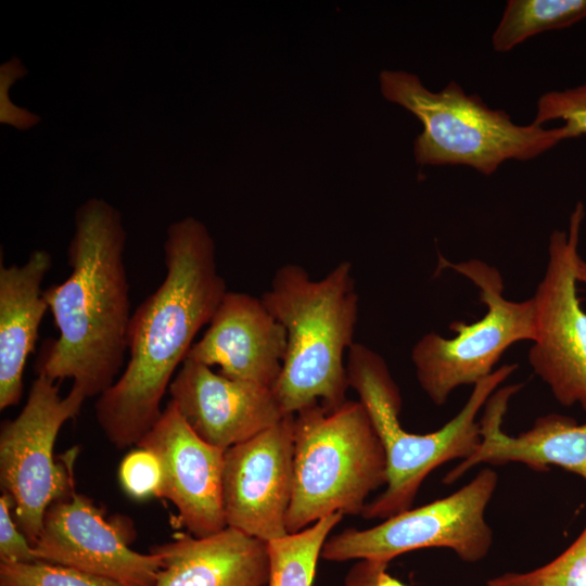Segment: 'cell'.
I'll use <instances>...</instances> for the list:
<instances>
[{
  "label": "cell",
  "instance_id": "cell-22",
  "mask_svg": "<svg viewBox=\"0 0 586 586\" xmlns=\"http://www.w3.org/2000/svg\"><path fill=\"white\" fill-rule=\"evenodd\" d=\"M0 586H130L75 568L44 561H0Z\"/></svg>",
  "mask_w": 586,
  "mask_h": 586
},
{
  "label": "cell",
  "instance_id": "cell-7",
  "mask_svg": "<svg viewBox=\"0 0 586 586\" xmlns=\"http://www.w3.org/2000/svg\"><path fill=\"white\" fill-rule=\"evenodd\" d=\"M440 263L477 288L486 313L472 323H450L449 330L456 333L453 337L430 332L413 345L411 361L418 383L436 406H443L457 387L474 385L492 374L511 345L535 337L533 297L520 302L506 298L504 280L495 266L476 258L450 263L441 257Z\"/></svg>",
  "mask_w": 586,
  "mask_h": 586
},
{
  "label": "cell",
  "instance_id": "cell-16",
  "mask_svg": "<svg viewBox=\"0 0 586 586\" xmlns=\"http://www.w3.org/2000/svg\"><path fill=\"white\" fill-rule=\"evenodd\" d=\"M522 384L499 387L486 402L480 418L481 442L474 453L444 476L451 484L479 464L522 463L531 470L551 466L573 472L586 481V423L551 413L539 417L531 429L509 435L502 429L511 397Z\"/></svg>",
  "mask_w": 586,
  "mask_h": 586
},
{
  "label": "cell",
  "instance_id": "cell-4",
  "mask_svg": "<svg viewBox=\"0 0 586 586\" xmlns=\"http://www.w3.org/2000/svg\"><path fill=\"white\" fill-rule=\"evenodd\" d=\"M504 365L473 385L461 410L442 428L426 434L403 429L402 396L384 358L361 343L347 352L348 385L358 395L381 441L386 459L385 488L360 515L385 520L409 510L426 476L437 467L469 458L481 442L477 416L488 398L517 370Z\"/></svg>",
  "mask_w": 586,
  "mask_h": 586
},
{
  "label": "cell",
  "instance_id": "cell-17",
  "mask_svg": "<svg viewBox=\"0 0 586 586\" xmlns=\"http://www.w3.org/2000/svg\"><path fill=\"white\" fill-rule=\"evenodd\" d=\"M162 558L154 586H266V542L227 526L204 537L178 534L150 548Z\"/></svg>",
  "mask_w": 586,
  "mask_h": 586
},
{
  "label": "cell",
  "instance_id": "cell-27",
  "mask_svg": "<svg viewBox=\"0 0 586 586\" xmlns=\"http://www.w3.org/2000/svg\"><path fill=\"white\" fill-rule=\"evenodd\" d=\"M387 562L357 560L347 571L343 586H408L388 572Z\"/></svg>",
  "mask_w": 586,
  "mask_h": 586
},
{
  "label": "cell",
  "instance_id": "cell-24",
  "mask_svg": "<svg viewBox=\"0 0 586 586\" xmlns=\"http://www.w3.org/2000/svg\"><path fill=\"white\" fill-rule=\"evenodd\" d=\"M118 479L125 493L133 499L157 497L162 483L160 461L153 453L138 447L124 457Z\"/></svg>",
  "mask_w": 586,
  "mask_h": 586
},
{
  "label": "cell",
  "instance_id": "cell-12",
  "mask_svg": "<svg viewBox=\"0 0 586 586\" xmlns=\"http://www.w3.org/2000/svg\"><path fill=\"white\" fill-rule=\"evenodd\" d=\"M132 528L109 521L93 501L74 492L46 510L41 532L31 546L39 561L75 568L130 586H154L162 558L132 550Z\"/></svg>",
  "mask_w": 586,
  "mask_h": 586
},
{
  "label": "cell",
  "instance_id": "cell-15",
  "mask_svg": "<svg viewBox=\"0 0 586 586\" xmlns=\"http://www.w3.org/2000/svg\"><path fill=\"white\" fill-rule=\"evenodd\" d=\"M286 351V331L262 298L227 291L187 358L237 381L275 387ZM186 358V359H187Z\"/></svg>",
  "mask_w": 586,
  "mask_h": 586
},
{
  "label": "cell",
  "instance_id": "cell-13",
  "mask_svg": "<svg viewBox=\"0 0 586 586\" xmlns=\"http://www.w3.org/2000/svg\"><path fill=\"white\" fill-rule=\"evenodd\" d=\"M137 447L153 453L162 469L157 497L177 509L189 534L204 537L227 527L222 505L225 450L202 440L169 400Z\"/></svg>",
  "mask_w": 586,
  "mask_h": 586
},
{
  "label": "cell",
  "instance_id": "cell-1",
  "mask_svg": "<svg viewBox=\"0 0 586 586\" xmlns=\"http://www.w3.org/2000/svg\"><path fill=\"white\" fill-rule=\"evenodd\" d=\"M164 253V280L130 317L126 368L95 402L97 422L116 448L137 445L155 424L175 371L228 291L214 240L196 218L169 225Z\"/></svg>",
  "mask_w": 586,
  "mask_h": 586
},
{
  "label": "cell",
  "instance_id": "cell-23",
  "mask_svg": "<svg viewBox=\"0 0 586 586\" xmlns=\"http://www.w3.org/2000/svg\"><path fill=\"white\" fill-rule=\"evenodd\" d=\"M561 119L571 138L586 136V80L581 86L562 91H549L537 100L534 124Z\"/></svg>",
  "mask_w": 586,
  "mask_h": 586
},
{
  "label": "cell",
  "instance_id": "cell-25",
  "mask_svg": "<svg viewBox=\"0 0 586 586\" xmlns=\"http://www.w3.org/2000/svg\"><path fill=\"white\" fill-rule=\"evenodd\" d=\"M27 74V68L17 56H12L0 66V123L18 130H28L41 120L39 115L16 106L9 99L10 87Z\"/></svg>",
  "mask_w": 586,
  "mask_h": 586
},
{
  "label": "cell",
  "instance_id": "cell-21",
  "mask_svg": "<svg viewBox=\"0 0 586 586\" xmlns=\"http://www.w3.org/2000/svg\"><path fill=\"white\" fill-rule=\"evenodd\" d=\"M485 586H586V526L552 561L526 572H506Z\"/></svg>",
  "mask_w": 586,
  "mask_h": 586
},
{
  "label": "cell",
  "instance_id": "cell-9",
  "mask_svg": "<svg viewBox=\"0 0 586 586\" xmlns=\"http://www.w3.org/2000/svg\"><path fill=\"white\" fill-rule=\"evenodd\" d=\"M498 475L483 468L450 495L382 520L372 527L346 528L326 540L327 561L374 560L390 563L418 549L446 548L460 560L476 563L489 552L494 535L485 512Z\"/></svg>",
  "mask_w": 586,
  "mask_h": 586
},
{
  "label": "cell",
  "instance_id": "cell-3",
  "mask_svg": "<svg viewBox=\"0 0 586 586\" xmlns=\"http://www.w3.org/2000/svg\"><path fill=\"white\" fill-rule=\"evenodd\" d=\"M260 298L286 331L272 390L284 415L316 404L329 410L343 405L349 387L344 356L355 343L358 318L352 264L342 262L319 280L301 265H282Z\"/></svg>",
  "mask_w": 586,
  "mask_h": 586
},
{
  "label": "cell",
  "instance_id": "cell-28",
  "mask_svg": "<svg viewBox=\"0 0 586 586\" xmlns=\"http://www.w3.org/2000/svg\"><path fill=\"white\" fill-rule=\"evenodd\" d=\"M576 278L578 282L586 284V260L578 258L576 265Z\"/></svg>",
  "mask_w": 586,
  "mask_h": 586
},
{
  "label": "cell",
  "instance_id": "cell-8",
  "mask_svg": "<svg viewBox=\"0 0 586 586\" xmlns=\"http://www.w3.org/2000/svg\"><path fill=\"white\" fill-rule=\"evenodd\" d=\"M87 397L72 386L65 397L55 381L38 374L21 412L0 428V485L10 496L13 518L33 546L48 507L74 492L76 450L62 463L54 444L62 425L79 412Z\"/></svg>",
  "mask_w": 586,
  "mask_h": 586
},
{
  "label": "cell",
  "instance_id": "cell-10",
  "mask_svg": "<svg viewBox=\"0 0 586 586\" xmlns=\"http://www.w3.org/2000/svg\"><path fill=\"white\" fill-rule=\"evenodd\" d=\"M584 216V204L578 202L570 215L568 231L553 230L550 234L545 273L532 296L535 337L528 362L562 406L577 404L586 410V313L576 289Z\"/></svg>",
  "mask_w": 586,
  "mask_h": 586
},
{
  "label": "cell",
  "instance_id": "cell-18",
  "mask_svg": "<svg viewBox=\"0 0 586 586\" xmlns=\"http://www.w3.org/2000/svg\"><path fill=\"white\" fill-rule=\"evenodd\" d=\"M51 266V254L41 249L34 250L22 265H0L1 410L16 406L23 395L26 361L49 310L41 284Z\"/></svg>",
  "mask_w": 586,
  "mask_h": 586
},
{
  "label": "cell",
  "instance_id": "cell-5",
  "mask_svg": "<svg viewBox=\"0 0 586 586\" xmlns=\"http://www.w3.org/2000/svg\"><path fill=\"white\" fill-rule=\"evenodd\" d=\"M379 82L387 101L422 123L413 143L420 165H464L488 176L509 160L528 161L571 139L565 126L517 125L505 111L491 109L477 94H467L456 81L434 92L415 74L385 69Z\"/></svg>",
  "mask_w": 586,
  "mask_h": 586
},
{
  "label": "cell",
  "instance_id": "cell-19",
  "mask_svg": "<svg viewBox=\"0 0 586 586\" xmlns=\"http://www.w3.org/2000/svg\"><path fill=\"white\" fill-rule=\"evenodd\" d=\"M342 519V513H333L296 533L268 542L266 586H313L323 545Z\"/></svg>",
  "mask_w": 586,
  "mask_h": 586
},
{
  "label": "cell",
  "instance_id": "cell-26",
  "mask_svg": "<svg viewBox=\"0 0 586 586\" xmlns=\"http://www.w3.org/2000/svg\"><path fill=\"white\" fill-rule=\"evenodd\" d=\"M13 502L9 495L0 497V561L29 563L37 561L33 547L18 528L11 508Z\"/></svg>",
  "mask_w": 586,
  "mask_h": 586
},
{
  "label": "cell",
  "instance_id": "cell-20",
  "mask_svg": "<svg viewBox=\"0 0 586 586\" xmlns=\"http://www.w3.org/2000/svg\"><path fill=\"white\" fill-rule=\"evenodd\" d=\"M585 17L586 0H509L492 46L508 52L537 34L570 27Z\"/></svg>",
  "mask_w": 586,
  "mask_h": 586
},
{
  "label": "cell",
  "instance_id": "cell-2",
  "mask_svg": "<svg viewBox=\"0 0 586 586\" xmlns=\"http://www.w3.org/2000/svg\"><path fill=\"white\" fill-rule=\"evenodd\" d=\"M67 247L69 276L43 290L59 336L43 344L35 372L71 379L87 398L100 396L124 365L130 321L120 213L91 198L75 212Z\"/></svg>",
  "mask_w": 586,
  "mask_h": 586
},
{
  "label": "cell",
  "instance_id": "cell-14",
  "mask_svg": "<svg viewBox=\"0 0 586 586\" xmlns=\"http://www.w3.org/2000/svg\"><path fill=\"white\" fill-rule=\"evenodd\" d=\"M168 393L189 426L206 443L224 450L286 416L272 388L228 379L188 358L173 378Z\"/></svg>",
  "mask_w": 586,
  "mask_h": 586
},
{
  "label": "cell",
  "instance_id": "cell-6",
  "mask_svg": "<svg viewBox=\"0 0 586 586\" xmlns=\"http://www.w3.org/2000/svg\"><path fill=\"white\" fill-rule=\"evenodd\" d=\"M385 484L384 449L359 400L331 410L316 404L294 415L289 534L333 513L361 514L369 495Z\"/></svg>",
  "mask_w": 586,
  "mask_h": 586
},
{
  "label": "cell",
  "instance_id": "cell-11",
  "mask_svg": "<svg viewBox=\"0 0 586 586\" xmlns=\"http://www.w3.org/2000/svg\"><path fill=\"white\" fill-rule=\"evenodd\" d=\"M293 461L294 415L226 449L222 505L227 526L266 543L288 535Z\"/></svg>",
  "mask_w": 586,
  "mask_h": 586
}]
</instances>
